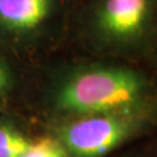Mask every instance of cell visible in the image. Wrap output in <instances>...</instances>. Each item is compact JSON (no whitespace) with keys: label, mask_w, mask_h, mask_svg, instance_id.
Wrapping results in <instances>:
<instances>
[{"label":"cell","mask_w":157,"mask_h":157,"mask_svg":"<svg viewBox=\"0 0 157 157\" xmlns=\"http://www.w3.org/2000/svg\"><path fill=\"white\" fill-rule=\"evenodd\" d=\"M56 107L72 117L114 112L151 104L150 86L136 71L114 67L80 70L56 93Z\"/></svg>","instance_id":"cell-1"},{"label":"cell","mask_w":157,"mask_h":157,"mask_svg":"<svg viewBox=\"0 0 157 157\" xmlns=\"http://www.w3.org/2000/svg\"><path fill=\"white\" fill-rule=\"evenodd\" d=\"M151 104L75 118L58 133L69 157H105L151 124Z\"/></svg>","instance_id":"cell-2"},{"label":"cell","mask_w":157,"mask_h":157,"mask_svg":"<svg viewBox=\"0 0 157 157\" xmlns=\"http://www.w3.org/2000/svg\"><path fill=\"white\" fill-rule=\"evenodd\" d=\"M156 10V0H100L95 25L105 39L132 44L146 33Z\"/></svg>","instance_id":"cell-3"},{"label":"cell","mask_w":157,"mask_h":157,"mask_svg":"<svg viewBox=\"0 0 157 157\" xmlns=\"http://www.w3.org/2000/svg\"><path fill=\"white\" fill-rule=\"evenodd\" d=\"M55 0H0V28L11 34H28L49 17Z\"/></svg>","instance_id":"cell-4"},{"label":"cell","mask_w":157,"mask_h":157,"mask_svg":"<svg viewBox=\"0 0 157 157\" xmlns=\"http://www.w3.org/2000/svg\"><path fill=\"white\" fill-rule=\"evenodd\" d=\"M32 141L26 139L15 128L0 124V157H21Z\"/></svg>","instance_id":"cell-5"},{"label":"cell","mask_w":157,"mask_h":157,"mask_svg":"<svg viewBox=\"0 0 157 157\" xmlns=\"http://www.w3.org/2000/svg\"><path fill=\"white\" fill-rule=\"evenodd\" d=\"M21 157H69L58 140L49 137L32 141L27 151Z\"/></svg>","instance_id":"cell-6"},{"label":"cell","mask_w":157,"mask_h":157,"mask_svg":"<svg viewBox=\"0 0 157 157\" xmlns=\"http://www.w3.org/2000/svg\"><path fill=\"white\" fill-rule=\"evenodd\" d=\"M12 86L11 72L4 63L0 61V97L5 95Z\"/></svg>","instance_id":"cell-7"}]
</instances>
